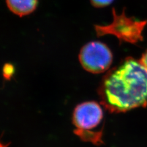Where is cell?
Instances as JSON below:
<instances>
[{"label": "cell", "instance_id": "cell-6", "mask_svg": "<svg viewBox=\"0 0 147 147\" xmlns=\"http://www.w3.org/2000/svg\"><path fill=\"white\" fill-rule=\"evenodd\" d=\"M92 5L96 7H104L111 4L113 0H90Z\"/></svg>", "mask_w": 147, "mask_h": 147}, {"label": "cell", "instance_id": "cell-5", "mask_svg": "<svg viewBox=\"0 0 147 147\" xmlns=\"http://www.w3.org/2000/svg\"><path fill=\"white\" fill-rule=\"evenodd\" d=\"M9 9L20 17L30 14L35 11L38 0H6Z\"/></svg>", "mask_w": 147, "mask_h": 147}, {"label": "cell", "instance_id": "cell-4", "mask_svg": "<svg viewBox=\"0 0 147 147\" xmlns=\"http://www.w3.org/2000/svg\"><path fill=\"white\" fill-rule=\"evenodd\" d=\"M79 59L85 70L92 74H100L109 70L112 63L113 55L105 44L92 41L83 46Z\"/></svg>", "mask_w": 147, "mask_h": 147}, {"label": "cell", "instance_id": "cell-2", "mask_svg": "<svg viewBox=\"0 0 147 147\" xmlns=\"http://www.w3.org/2000/svg\"><path fill=\"white\" fill-rule=\"evenodd\" d=\"M104 113L100 105L95 101L82 102L73 112L75 134L85 142L99 145L103 143Z\"/></svg>", "mask_w": 147, "mask_h": 147}, {"label": "cell", "instance_id": "cell-7", "mask_svg": "<svg viewBox=\"0 0 147 147\" xmlns=\"http://www.w3.org/2000/svg\"><path fill=\"white\" fill-rule=\"evenodd\" d=\"M13 68L12 67L11 65L9 64H6L4 65V69H3V74L5 77H9L13 74Z\"/></svg>", "mask_w": 147, "mask_h": 147}, {"label": "cell", "instance_id": "cell-3", "mask_svg": "<svg viewBox=\"0 0 147 147\" xmlns=\"http://www.w3.org/2000/svg\"><path fill=\"white\" fill-rule=\"evenodd\" d=\"M113 19L108 25H95V31L98 37L106 34L115 36L124 42L136 43L142 40V33L146 24V21H139L132 18L127 17L125 12L117 14L113 9Z\"/></svg>", "mask_w": 147, "mask_h": 147}, {"label": "cell", "instance_id": "cell-1", "mask_svg": "<svg viewBox=\"0 0 147 147\" xmlns=\"http://www.w3.org/2000/svg\"><path fill=\"white\" fill-rule=\"evenodd\" d=\"M98 94L110 113L143 106L147 103V69L140 60L126 58L103 77Z\"/></svg>", "mask_w": 147, "mask_h": 147}, {"label": "cell", "instance_id": "cell-8", "mask_svg": "<svg viewBox=\"0 0 147 147\" xmlns=\"http://www.w3.org/2000/svg\"><path fill=\"white\" fill-rule=\"evenodd\" d=\"M140 61L145 66V67L147 69V50H146V52L143 55H142V57L140 59Z\"/></svg>", "mask_w": 147, "mask_h": 147}]
</instances>
